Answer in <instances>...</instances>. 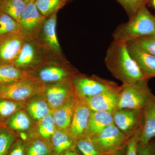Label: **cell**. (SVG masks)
<instances>
[{
  "label": "cell",
  "instance_id": "9a60e30c",
  "mask_svg": "<svg viewBox=\"0 0 155 155\" xmlns=\"http://www.w3.org/2000/svg\"><path fill=\"white\" fill-rule=\"evenodd\" d=\"M91 112L86 104L78 99L72 122L67 130L75 141L85 137Z\"/></svg>",
  "mask_w": 155,
  "mask_h": 155
},
{
  "label": "cell",
  "instance_id": "6da1fadb",
  "mask_svg": "<svg viewBox=\"0 0 155 155\" xmlns=\"http://www.w3.org/2000/svg\"><path fill=\"white\" fill-rule=\"evenodd\" d=\"M105 62L113 76L122 84L148 79L130 55L125 42L114 40L107 50Z\"/></svg>",
  "mask_w": 155,
  "mask_h": 155
},
{
  "label": "cell",
  "instance_id": "e0dca14e",
  "mask_svg": "<svg viewBox=\"0 0 155 155\" xmlns=\"http://www.w3.org/2000/svg\"><path fill=\"white\" fill-rule=\"evenodd\" d=\"M77 101V97L74 93L62 105L53 111V119L57 129L68 130Z\"/></svg>",
  "mask_w": 155,
  "mask_h": 155
},
{
  "label": "cell",
  "instance_id": "7bdbcfd3",
  "mask_svg": "<svg viewBox=\"0 0 155 155\" xmlns=\"http://www.w3.org/2000/svg\"><path fill=\"white\" fill-rule=\"evenodd\" d=\"M25 1H26V2H28V0H25Z\"/></svg>",
  "mask_w": 155,
  "mask_h": 155
},
{
  "label": "cell",
  "instance_id": "4dcf8cb0",
  "mask_svg": "<svg viewBox=\"0 0 155 155\" xmlns=\"http://www.w3.org/2000/svg\"><path fill=\"white\" fill-rule=\"evenodd\" d=\"M75 146L76 150L81 155H102L88 137H84L78 140Z\"/></svg>",
  "mask_w": 155,
  "mask_h": 155
},
{
  "label": "cell",
  "instance_id": "7402d4cb",
  "mask_svg": "<svg viewBox=\"0 0 155 155\" xmlns=\"http://www.w3.org/2000/svg\"><path fill=\"white\" fill-rule=\"evenodd\" d=\"M3 125L19 133L31 130L33 127V120L23 108L13 114Z\"/></svg>",
  "mask_w": 155,
  "mask_h": 155
},
{
  "label": "cell",
  "instance_id": "8992f818",
  "mask_svg": "<svg viewBox=\"0 0 155 155\" xmlns=\"http://www.w3.org/2000/svg\"><path fill=\"white\" fill-rule=\"evenodd\" d=\"M89 138L102 155H111L122 149L129 139L114 124Z\"/></svg>",
  "mask_w": 155,
  "mask_h": 155
},
{
  "label": "cell",
  "instance_id": "f1b7e54d",
  "mask_svg": "<svg viewBox=\"0 0 155 155\" xmlns=\"http://www.w3.org/2000/svg\"><path fill=\"white\" fill-rule=\"evenodd\" d=\"M67 0H36L35 2L39 11L45 17L58 11Z\"/></svg>",
  "mask_w": 155,
  "mask_h": 155
},
{
  "label": "cell",
  "instance_id": "3957f363",
  "mask_svg": "<svg viewBox=\"0 0 155 155\" xmlns=\"http://www.w3.org/2000/svg\"><path fill=\"white\" fill-rule=\"evenodd\" d=\"M78 72L67 59H51L28 73L31 78L45 86L72 80Z\"/></svg>",
  "mask_w": 155,
  "mask_h": 155
},
{
  "label": "cell",
  "instance_id": "44dd1931",
  "mask_svg": "<svg viewBox=\"0 0 155 155\" xmlns=\"http://www.w3.org/2000/svg\"><path fill=\"white\" fill-rule=\"evenodd\" d=\"M53 154L64 153L76 149V141L67 130L56 129L50 140Z\"/></svg>",
  "mask_w": 155,
  "mask_h": 155
},
{
  "label": "cell",
  "instance_id": "ba28073f",
  "mask_svg": "<svg viewBox=\"0 0 155 155\" xmlns=\"http://www.w3.org/2000/svg\"><path fill=\"white\" fill-rule=\"evenodd\" d=\"M51 59L39 45L35 40L27 38L13 64L23 71L35 70Z\"/></svg>",
  "mask_w": 155,
  "mask_h": 155
},
{
  "label": "cell",
  "instance_id": "ffe728a7",
  "mask_svg": "<svg viewBox=\"0 0 155 155\" xmlns=\"http://www.w3.org/2000/svg\"><path fill=\"white\" fill-rule=\"evenodd\" d=\"M113 114L108 111H92L85 137L96 135L106 127L114 124Z\"/></svg>",
  "mask_w": 155,
  "mask_h": 155
},
{
  "label": "cell",
  "instance_id": "1f68e13d",
  "mask_svg": "<svg viewBox=\"0 0 155 155\" xmlns=\"http://www.w3.org/2000/svg\"><path fill=\"white\" fill-rule=\"evenodd\" d=\"M123 7L129 17L145 6L147 0H116Z\"/></svg>",
  "mask_w": 155,
  "mask_h": 155
},
{
  "label": "cell",
  "instance_id": "8fae6325",
  "mask_svg": "<svg viewBox=\"0 0 155 155\" xmlns=\"http://www.w3.org/2000/svg\"><path fill=\"white\" fill-rule=\"evenodd\" d=\"M46 18L39 11L34 2H28L18 22L20 31L26 38L36 40Z\"/></svg>",
  "mask_w": 155,
  "mask_h": 155
},
{
  "label": "cell",
  "instance_id": "30bf717a",
  "mask_svg": "<svg viewBox=\"0 0 155 155\" xmlns=\"http://www.w3.org/2000/svg\"><path fill=\"white\" fill-rule=\"evenodd\" d=\"M114 124L127 137L130 138L143 125V110L117 109L113 114Z\"/></svg>",
  "mask_w": 155,
  "mask_h": 155
},
{
  "label": "cell",
  "instance_id": "60d3db41",
  "mask_svg": "<svg viewBox=\"0 0 155 155\" xmlns=\"http://www.w3.org/2000/svg\"><path fill=\"white\" fill-rule=\"evenodd\" d=\"M52 155H64V153L58 154H53Z\"/></svg>",
  "mask_w": 155,
  "mask_h": 155
},
{
  "label": "cell",
  "instance_id": "b9f144b4",
  "mask_svg": "<svg viewBox=\"0 0 155 155\" xmlns=\"http://www.w3.org/2000/svg\"><path fill=\"white\" fill-rule=\"evenodd\" d=\"M3 0H0V6L1 5V4H2V2Z\"/></svg>",
  "mask_w": 155,
  "mask_h": 155
},
{
  "label": "cell",
  "instance_id": "484cf974",
  "mask_svg": "<svg viewBox=\"0 0 155 155\" xmlns=\"http://www.w3.org/2000/svg\"><path fill=\"white\" fill-rule=\"evenodd\" d=\"M25 102L0 97V125H4L13 114L24 108Z\"/></svg>",
  "mask_w": 155,
  "mask_h": 155
},
{
  "label": "cell",
  "instance_id": "7a4b0ae2",
  "mask_svg": "<svg viewBox=\"0 0 155 155\" xmlns=\"http://www.w3.org/2000/svg\"><path fill=\"white\" fill-rule=\"evenodd\" d=\"M155 35V18L145 6L129 20L119 25L113 34L114 40L132 41L137 39Z\"/></svg>",
  "mask_w": 155,
  "mask_h": 155
},
{
  "label": "cell",
  "instance_id": "d4e9b609",
  "mask_svg": "<svg viewBox=\"0 0 155 155\" xmlns=\"http://www.w3.org/2000/svg\"><path fill=\"white\" fill-rule=\"evenodd\" d=\"M25 143V155H52L49 142L38 137L28 138Z\"/></svg>",
  "mask_w": 155,
  "mask_h": 155
},
{
  "label": "cell",
  "instance_id": "f35d334b",
  "mask_svg": "<svg viewBox=\"0 0 155 155\" xmlns=\"http://www.w3.org/2000/svg\"><path fill=\"white\" fill-rule=\"evenodd\" d=\"M152 5L153 7L155 8V0H152Z\"/></svg>",
  "mask_w": 155,
  "mask_h": 155
},
{
  "label": "cell",
  "instance_id": "e575fe53",
  "mask_svg": "<svg viewBox=\"0 0 155 155\" xmlns=\"http://www.w3.org/2000/svg\"><path fill=\"white\" fill-rule=\"evenodd\" d=\"M7 155H25V142L18 138Z\"/></svg>",
  "mask_w": 155,
  "mask_h": 155
},
{
  "label": "cell",
  "instance_id": "ac0fdd59",
  "mask_svg": "<svg viewBox=\"0 0 155 155\" xmlns=\"http://www.w3.org/2000/svg\"><path fill=\"white\" fill-rule=\"evenodd\" d=\"M130 55L147 78L155 76V56L145 51L131 42L126 43Z\"/></svg>",
  "mask_w": 155,
  "mask_h": 155
},
{
  "label": "cell",
  "instance_id": "603a6c76",
  "mask_svg": "<svg viewBox=\"0 0 155 155\" xmlns=\"http://www.w3.org/2000/svg\"><path fill=\"white\" fill-rule=\"evenodd\" d=\"M36 123L34 130L31 132L28 138L40 137L50 142L52 136L57 129L53 119V113L40 119Z\"/></svg>",
  "mask_w": 155,
  "mask_h": 155
},
{
  "label": "cell",
  "instance_id": "7c38bea8",
  "mask_svg": "<svg viewBox=\"0 0 155 155\" xmlns=\"http://www.w3.org/2000/svg\"><path fill=\"white\" fill-rule=\"evenodd\" d=\"M26 39L21 31L0 37V65L13 64Z\"/></svg>",
  "mask_w": 155,
  "mask_h": 155
},
{
  "label": "cell",
  "instance_id": "836d02e7",
  "mask_svg": "<svg viewBox=\"0 0 155 155\" xmlns=\"http://www.w3.org/2000/svg\"><path fill=\"white\" fill-rule=\"evenodd\" d=\"M142 129L129 138L126 146L125 155H138V145Z\"/></svg>",
  "mask_w": 155,
  "mask_h": 155
},
{
  "label": "cell",
  "instance_id": "d6a6232c",
  "mask_svg": "<svg viewBox=\"0 0 155 155\" xmlns=\"http://www.w3.org/2000/svg\"><path fill=\"white\" fill-rule=\"evenodd\" d=\"M130 42L147 53L155 56V35L141 38Z\"/></svg>",
  "mask_w": 155,
  "mask_h": 155
},
{
  "label": "cell",
  "instance_id": "4316f807",
  "mask_svg": "<svg viewBox=\"0 0 155 155\" xmlns=\"http://www.w3.org/2000/svg\"><path fill=\"white\" fill-rule=\"evenodd\" d=\"M27 3L25 0H3L0 10L18 22Z\"/></svg>",
  "mask_w": 155,
  "mask_h": 155
},
{
  "label": "cell",
  "instance_id": "8d00e7d4",
  "mask_svg": "<svg viewBox=\"0 0 155 155\" xmlns=\"http://www.w3.org/2000/svg\"><path fill=\"white\" fill-rule=\"evenodd\" d=\"M64 155H81L79 153L78 151L76 149L74 150H70L67 151L66 152L64 153Z\"/></svg>",
  "mask_w": 155,
  "mask_h": 155
},
{
  "label": "cell",
  "instance_id": "52a82bcc",
  "mask_svg": "<svg viewBox=\"0 0 155 155\" xmlns=\"http://www.w3.org/2000/svg\"><path fill=\"white\" fill-rule=\"evenodd\" d=\"M58 12L47 17L35 40L50 58L67 59L63 52L57 36L56 28Z\"/></svg>",
  "mask_w": 155,
  "mask_h": 155
},
{
  "label": "cell",
  "instance_id": "9c48e42d",
  "mask_svg": "<svg viewBox=\"0 0 155 155\" xmlns=\"http://www.w3.org/2000/svg\"><path fill=\"white\" fill-rule=\"evenodd\" d=\"M44 86L31 78L8 84H0V97L17 102H25L42 93Z\"/></svg>",
  "mask_w": 155,
  "mask_h": 155
},
{
  "label": "cell",
  "instance_id": "2e32d148",
  "mask_svg": "<svg viewBox=\"0 0 155 155\" xmlns=\"http://www.w3.org/2000/svg\"><path fill=\"white\" fill-rule=\"evenodd\" d=\"M143 122L139 143L146 144L155 137V96L153 94L144 107Z\"/></svg>",
  "mask_w": 155,
  "mask_h": 155
},
{
  "label": "cell",
  "instance_id": "277c9868",
  "mask_svg": "<svg viewBox=\"0 0 155 155\" xmlns=\"http://www.w3.org/2000/svg\"><path fill=\"white\" fill-rule=\"evenodd\" d=\"M147 80L143 79L120 86L118 109L143 110L153 95L148 86Z\"/></svg>",
  "mask_w": 155,
  "mask_h": 155
},
{
  "label": "cell",
  "instance_id": "f546056e",
  "mask_svg": "<svg viewBox=\"0 0 155 155\" xmlns=\"http://www.w3.org/2000/svg\"><path fill=\"white\" fill-rule=\"evenodd\" d=\"M19 31L20 29L18 22L0 10V37Z\"/></svg>",
  "mask_w": 155,
  "mask_h": 155
},
{
  "label": "cell",
  "instance_id": "4fadbf2b",
  "mask_svg": "<svg viewBox=\"0 0 155 155\" xmlns=\"http://www.w3.org/2000/svg\"><path fill=\"white\" fill-rule=\"evenodd\" d=\"M74 93L72 80L45 85L42 92L53 111L60 107Z\"/></svg>",
  "mask_w": 155,
  "mask_h": 155
},
{
  "label": "cell",
  "instance_id": "5bb4252c",
  "mask_svg": "<svg viewBox=\"0 0 155 155\" xmlns=\"http://www.w3.org/2000/svg\"><path fill=\"white\" fill-rule=\"evenodd\" d=\"M120 89L121 87L119 86L94 96L80 100L92 111H108L114 113L118 109Z\"/></svg>",
  "mask_w": 155,
  "mask_h": 155
},
{
  "label": "cell",
  "instance_id": "74e56055",
  "mask_svg": "<svg viewBox=\"0 0 155 155\" xmlns=\"http://www.w3.org/2000/svg\"><path fill=\"white\" fill-rule=\"evenodd\" d=\"M126 146L122 148V149L119 150L118 151L110 155H125V152H126Z\"/></svg>",
  "mask_w": 155,
  "mask_h": 155
},
{
  "label": "cell",
  "instance_id": "d590c367",
  "mask_svg": "<svg viewBox=\"0 0 155 155\" xmlns=\"http://www.w3.org/2000/svg\"><path fill=\"white\" fill-rule=\"evenodd\" d=\"M138 155H155V143L151 141L146 144L139 143Z\"/></svg>",
  "mask_w": 155,
  "mask_h": 155
},
{
  "label": "cell",
  "instance_id": "cb8c5ba5",
  "mask_svg": "<svg viewBox=\"0 0 155 155\" xmlns=\"http://www.w3.org/2000/svg\"><path fill=\"white\" fill-rule=\"evenodd\" d=\"M31 78L28 72L13 64L0 65V84L8 85L25 78Z\"/></svg>",
  "mask_w": 155,
  "mask_h": 155
},
{
  "label": "cell",
  "instance_id": "ab89813d",
  "mask_svg": "<svg viewBox=\"0 0 155 155\" xmlns=\"http://www.w3.org/2000/svg\"><path fill=\"white\" fill-rule=\"evenodd\" d=\"M35 1H36V0H28V2H35Z\"/></svg>",
  "mask_w": 155,
  "mask_h": 155
},
{
  "label": "cell",
  "instance_id": "5b68a950",
  "mask_svg": "<svg viewBox=\"0 0 155 155\" xmlns=\"http://www.w3.org/2000/svg\"><path fill=\"white\" fill-rule=\"evenodd\" d=\"M75 95L78 99L90 97L119 86L112 81L96 75L88 76L78 72L72 79Z\"/></svg>",
  "mask_w": 155,
  "mask_h": 155
},
{
  "label": "cell",
  "instance_id": "d6986e66",
  "mask_svg": "<svg viewBox=\"0 0 155 155\" xmlns=\"http://www.w3.org/2000/svg\"><path fill=\"white\" fill-rule=\"evenodd\" d=\"M24 109L33 121L36 122L52 114L54 111L42 93L36 95L26 101Z\"/></svg>",
  "mask_w": 155,
  "mask_h": 155
},
{
  "label": "cell",
  "instance_id": "83f0119b",
  "mask_svg": "<svg viewBox=\"0 0 155 155\" xmlns=\"http://www.w3.org/2000/svg\"><path fill=\"white\" fill-rule=\"evenodd\" d=\"M16 132L4 125H0V155H7L19 138Z\"/></svg>",
  "mask_w": 155,
  "mask_h": 155
}]
</instances>
